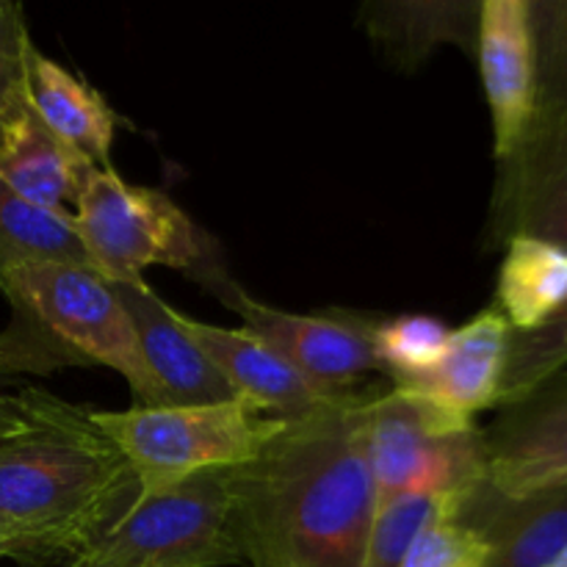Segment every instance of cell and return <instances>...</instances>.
Returning a JSON list of instances; mask_svg holds the SVG:
<instances>
[{
  "mask_svg": "<svg viewBox=\"0 0 567 567\" xmlns=\"http://www.w3.org/2000/svg\"><path fill=\"white\" fill-rule=\"evenodd\" d=\"M567 299V249L537 238L507 244L496 286V310L513 332L546 324Z\"/></svg>",
  "mask_w": 567,
  "mask_h": 567,
  "instance_id": "cell-18",
  "label": "cell"
},
{
  "mask_svg": "<svg viewBox=\"0 0 567 567\" xmlns=\"http://www.w3.org/2000/svg\"><path fill=\"white\" fill-rule=\"evenodd\" d=\"M480 0H374L360 25L396 70H419L443 44L476 53Z\"/></svg>",
  "mask_w": 567,
  "mask_h": 567,
  "instance_id": "cell-16",
  "label": "cell"
},
{
  "mask_svg": "<svg viewBox=\"0 0 567 567\" xmlns=\"http://www.w3.org/2000/svg\"><path fill=\"white\" fill-rule=\"evenodd\" d=\"M214 293L241 316L249 332L269 343L324 396H349L363 374L382 371L374 347L377 321L365 316L347 313V310L288 313V310L271 308L249 297L233 277L221 282Z\"/></svg>",
  "mask_w": 567,
  "mask_h": 567,
  "instance_id": "cell-7",
  "label": "cell"
},
{
  "mask_svg": "<svg viewBox=\"0 0 567 567\" xmlns=\"http://www.w3.org/2000/svg\"><path fill=\"white\" fill-rule=\"evenodd\" d=\"M247 559L236 468L138 498L75 565L227 567Z\"/></svg>",
  "mask_w": 567,
  "mask_h": 567,
  "instance_id": "cell-6",
  "label": "cell"
},
{
  "mask_svg": "<svg viewBox=\"0 0 567 567\" xmlns=\"http://www.w3.org/2000/svg\"><path fill=\"white\" fill-rule=\"evenodd\" d=\"M452 330L430 316H399L374 327V347L388 377L426 371L443 358Z\"/></svg>",
  "mask_w": 567,
  "mask_h": 567,
  "instance_id": "cell-22",
  "label": "cell"
},
{
  "mask_svg": "<svg viewBox=\"0 0 567 567\" xmlns=\"http://www.w3.org/2000/svg\"><path fill=\"white\" fill-rule=\"evenodd\" d=\"M92 269L109 282L142 280L150 266L183 271L199 286L230 280L214 238L161 188L94 169L72 214Z\"/></svg>",
  "mask_w": 567,
  "mask_h": 567,
  "instance_id": "cell-5",
  "label": "cell"
},
{
  "mask_svg": "<svg viewBox=\"0 0 567 567\" xmlns=\"http://www.w3.org/2000/svg\"><path fill=\"white\" fill-rule=\"evenodd\" d=\"M3 415H6V413H3ZM3 426H6V424H3Z\"/></svg>",
  "mask_w": 567,
  "mask_h": 567,
  "instance_id": "cell-29",
  "label": "cell"
},
{
  "mask_svg": "<svg viewBox=\"0 0 567 567\" xmlns=\"http://www.w3.org/2000/svg\"><path fill=\"white\" fill-rule=\"evenodd\" d=\"M537 238L567 249V114L535 116L518 147L498 161L491 247Z\"/></svg>",
  "mask_w": 567,
  "mask_h": 567,
  "instance_id": "cell-8",
  "label": "cell"
},
{
  "mask_svg": "<svg viewBox=\"0 0 567 567\" xmlns=\"http://www.w3.org/2000/svg\"><path fill=\"white\" fill-rule=\"evenodd\" d=\"M0 404V559L75 565L133 507L136 476L89 408L37 388Z\"/></svg>",
  "mask_w": 567,
  "mask_h": 567,
  "instance_id": "cell-2",
  "label": "cell"
},
{
  "mask_svg": "<svg viewBox=\"0 0 567 567\" xmlns=\"http://www.w3.org/2000/svg\"><path fill=\"white\" fill-rule=\"evenodd\" d=\"M37 260L92 269L70 214L28 203L0 181V275Z\"/></svg>",
  "mask_w": 567,
  "mask_h": 567,
  "instance_id": "cell-19",
  "label": "cell"
},
{
  "mask_svg": "<svg viewBox=\"0 0 567 567\" xmlns=\"http://www.w3.org/2000/svg\"><path fill=\"white\" fill-rule=\"evenodd\" d=\"M70 567H103V565H70Z\"/></svg>",
  "mask_w": 567,
  "mask_h": 567,
  "instance_id": "cell-26",
  "label": "cell"
},
{
  "mask_svg": "<svg viewBox=\"0 0 567 567\" xmlns=\"http://www.w3.org/2000/svg\"><path fill=\"white\" fill-rule=\"evenodd\" d=\"M371 396L354 391L286 419L264 454L236 468L249 565H365L374 529Z\"/></svg>",
  "mask_w": 567,
  "mask_h": 567,
  "instance_id": "cell-1",
  "label": "cell"
},
{
  "mask_svg": "<svg viewBox=\"0 0 567 567\" xmlns=\"http://www.w3.org/2000/svg\"><path fill=\"white\" fill-rule=\"evenodd\" d=\"M175 321L197 343L208 363L225 377L236 396L258 413L277 415V419H297V415L332 402V396H324L319 388L310 385L293 365H288L255 332L205 324V321L192 319L181 310H175Z\"/></svg>",
  "mask_w": 567,
  "mask_h": 567,
  "instance_id": "cell-13",
  "label": "cell"
},
{
  "mask_svg": "<svg viewBox=\"0 0 567 567\" xmlns=\"http://www.w3.org/2000/svg\"><path fill=\"white\" fill-rule=\"evenodd\" d=\"M114 288L136 327L138 347L158 385L161 404H219L238 399L197 343L177 327L175 308L166 305L144 277L114 282Z\"/></svg>",
  "mask_w": 567,
  "mask_h": 567,
  "instance_id": "cell-14",
  "label": "cell"
},
{
  "mask_svg": "<svg viewBox=\"0 0 567 567\" xmlns=\"http://www.w3.org/2000/svg\"><path fill=\"white\" fill-rule=\"evenodd\" d=\"M92 421L127 460L138 498L164 493L208 471L249 465L286 426V419L258 413L241 399L92 410Z\"/></svg>",
  "mask_w": 567,
  "mask_h": 567,
  "instance_id": "cell-4",
  "label": "cell"
},
{
  "mask_svg": "<svg viewBox=\"0 0 567 567\" xmlns=\"http://www.w3.org/2000/svg\"><path fill=\"white\" fill-rule=\"evenodd\" d=\"M482 86L493 116L496 158H507L537 114L529 0H485L476 33Z\"/></svg>",
  "mask_w": 567,
  "mask_h": 567,
  "instance_id": "cell-11",
  "label": "cell"
},
{
  "mask_svg": "<svg viewBox=\"0 0 567 567\" xmlns=\"http://www.w3.org/2000/svg\"><path fill=\"white\" fill-rule=\"evenodd\" d=\"M25 100L61 142L78 150L97 169H111L120 116L86 78L61 66L37 44L28 55Z\"/></svg>",
  "mask_w": 567,
  "mask_h": 567,
  "instance_id": "cell-17",
  "label": "cell"
},
{
  "mask_svg": "<svg viewBox=\"0 0 567 567\" xmlns=\"http://www.w3.org/2000/svg\"><path fill=\"white\" fill-rule=\"evenodd\" d=\"M463 502V498H460ZM460 502H449L421 526L399 567H485L487 546L454 518Z\"/></svg>",
  "mask_w": 567,
  "mask_h": 567,
  "instance_id": "cell-23",
  "label": "cell"
},
{
  "mask_svg": "<svg viewBox=\"0 0 567 567\" xmlns=\"http://www.w3.org/2000/svg\"><path fill=\"white\" fill-rule=\"evenodd\" d=\"M548 567H567V548H565V551H563V554H559V557H557V559H554V563H551V565H548Z\"/></svg>",
  "mask_w": 567,
  "mask_h": 567,
  "instance_id": "cell-25",
  "label": "cell"
},
{
  "mask_svg": "<svg viewBox=\"0 0 567 567\" xmlns=\"http://www.w3.org/2000/svg\"><path fill=\"white\" fill-rule=\"evenodd\" d=\"M454 518L485 540V567H548L567 548V485L507 498L480 480Z\"/></svg>",
  "mask_w": 567,
  "mask_h": 567,
  "instance_id": "cell-12",
  "label": "cell"
},
{
  "mask_svg": "<svg viewBox=\"0 0 567 567\" xmlns=\"http://www.w3.org/2000/svg\"><path fill=\"white\" fill-rule=\"evenodd\" d=\"M513 327L496 308L452 330L446 352L432 369L388 377L393 391L421 399L460 424H474V415L496 408L502 396L504 369Z\"/></svg>",
  "mask_w": 567,
  "mask_h": 567,
  "instance_id": "cell-10",
  "label": "cell"
},
{
  "mask_svg": "<svg viewBox=\"0 0 567 567\" xmlns=\"http://www.w3.org/2000/svg\"><path fill=\"white\" fill-rule=\"evenodd\" d=\"M485 482L507 498L567 485V369L482 430Z\"/></svg>",
  "mask_w": 567,
  "mask_h": 567,
  "instance_id": "cell-9",
  "label": "cell"
},
{
  "mask_svg": "<svg viewBox=\"0 0 567 567\" xmlns=\"http://www.w3.org/2000/svg\"><path fill=\"white\" fill-rule=\"evenodd\" d=\"M0 426H3V408H0Z\"/></svg>",
  "mask_w": 567,
  "mask_h": 567,
  "instance_id": "cell-27",
  "label": "cell"
},
{
  "mask_svg": "<svg viewBox=\"0 0 567 567\" xmlns=\"http://www.w3.org/2000/svg\"><path fill=\"white\" fill-rule=\"evenodd\" d=\"M33 42L20 3L0 0V114L25 94L28 55Z\"/></svg>",
  "mask_w": 567,
  "mask_h": 567,
  "instance_id": "cell-24",
  "label": "cell"
},
{
  "mask_svg": "<svg viewBox=\"0 0 567 567\" xmlns=\"http://www.w3.org/2000/svg\"><path fill=\"white\" fill-rule=\"evenodd\" d=\"M0 408H3V404H0ZM3 424H6V415H3ZM0 430H3V426H0Z\"/></svg>",
  "mask_w": 567,
  "mask_h": 567,
  "instance_id": "cell-28",
  "label": "cell"
},
{
  "mask_svg": "<svg viewBox=\"0 0 567 567\" xmlns=\"http://www.w3.org/2000/svg\"><path fill=\"white\" fill-rule=\"evenodd\" d=\"M94 169L39 120L25 94L0 114V181L28 203L72 216Z\"/></svg>",
  "mask_w": 567,
  "mask_h": 567,
  "instance_id": "cell-15",
  "label": "cell"
},
{
  "mask_svg": "<svg viewBox=\"0 0 567 567\" xmlns=\"http://www.w3.org/2000/svg\"><path fill=\"white\" fill-rule=\"evenodd\" d=\"M0 293L11 305V321L0 332V374L105 365L131 385L138 404L161 408L158 385L114 282L83 266L37 260L3 271Z\"/></svg>",
  "mask_w": 567,
  "mask_h": 567,
  "instance_id": "cell-3",
  "label": "cell"
},
{
  "mask_svg": "<svg viewBox=\"0 0 567 567\" xmlns=\"http://www.w3.org/2000/svg\"><path fill=\"white\" fill-rule=\"evenodd\" d=\"M567 369V299L563 308L543 327L529 332H513L507 352V369L502 380L498 404L520 402L535 388Z\"/></svg>",
  "mask_w": 567,
  "mask_h": 567,
  "instance_id": "cell-20",
  "label": "cell"
},
{
  "mask_svg": "<svg viewBox=\"0 0 567 567\" xmlns=\"http://www.w3.org/2000/svg\"><path fill=\"white\" fill-rule=\"evenodd\" d=\"M537 114H567V0H529Z\"/></svg>",
  "mask_w": 567,
  "mask_h": 567,
  "instance_id": "cell-21",
  "label": "cell"
}]
</instances>
